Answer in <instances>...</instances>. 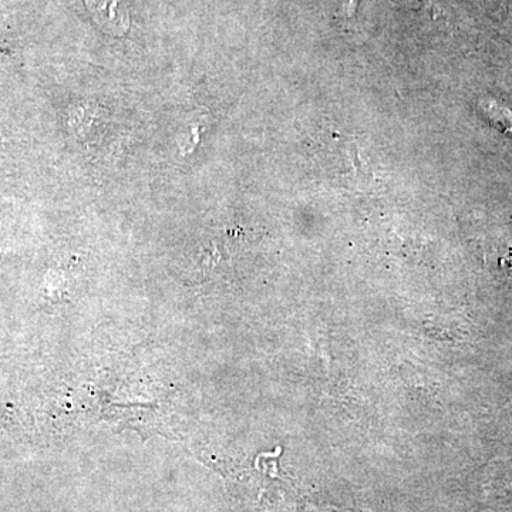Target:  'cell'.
I'll list each match as a JSON object with an SVG mask.
<instances>
[]
</instances>
